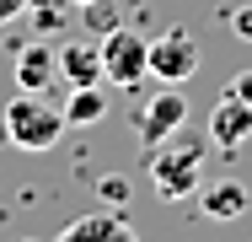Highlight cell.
<instances>
[{"label": "cell", "instance_id": "18", "mask_svg": "<svg viewBox=\"0 0 252 242\" xmlns=\"http://www.w3.org/2000/svg\"><path fill=\"white\" fill-rule=\"evenodd\" d=\"M75 5H86V0H75Z\"/></svg>", "mask_w": 252, "mask_h": 242}, {"label": "cell", "instance_id": "13", "mask_svg": "<svg viewBox=\"0 0 252 242\" xmlns=\"http://www.w3.org/2000/svg\"><path fill=\"white\" fill-rule=\"evenodd\" d=\"M81 22H86L92 33H113V27H118V5H113V0H86V5H81Z\"/></svg>", "mask_w": 252, "mask_h": 242}, {"label": "cell", "instance_id": "6", "mask_svg": "<svg viewBox=\"0 0 252 242\" xmlns=\"http://www.w3.org/2000/svg\"><path fill=\"white\" fill-rule=\"evenodd\" d=\"M247 140H252V102H242V97L225 92L220 102H215V113H209V145L225 151V156H236Z\"/></svg>", "mask_w": 252, "mask_h": 242}, {"label": "cell", "instance_id": "11", "mask_svg": "<svg viewBox=\"0 0 252 242\" xmlns=\"http://www.w3.org/2000/svg\"><path fill=\"white\" fill-rule=\"evenodd\" d=\"M102 113H107V92L97 86H70V97H64V124H97Z\"/></svg>", "mask_w": 252, "mask_h": 242}, {"label": "cell", "instance_id": "8", "mask_svg": "<svg viewBox=\"0 0 252 242\" xmlns=\"http://www.w3.org/2000/svg\"><path fill=\"white\" fill-rule=\"evenodd\" d=\"M252 204V189L242 178H204L199 183V210L209 221H236V215H247Z\"/></svg>", "mask_w": 252, "mask_h": 242}, {"label": "cell", "instance_id": "9", "mask_svg": "<svg viewBox=\"0 0 252 242\" xmlns=\"http://www.w3.org/2000/svg\"><path fill=\"white\" fill-rule=\"evenodd\" d=\"M54 242H140V237H134V226H129L118 210H92V215L70 221Z\"/></svg>", "mask_w": 252, "mask_h": 242}, {"label": "cell", "instance_id": "2", "mask_svg": "<svg viewBox=\"0 0 252 242\" xmlns=\"http://www.w3.org/2000/svg\"><path fill=\"white\" fill-rule=\"evenodd\" d=\"M5 140L16 145V151H54V145L64 140V108H54L43 92H16L11 102H5Z\"/></svg>", "mask_w": 252, "mask_h": 242}, {"label": "cell", "instance_id": "3", "mask_svg": "<svg viewBox=\"0 0 252 242\" xmlns=\"http://www.w3.org/2000/svg\"><path fill=\"white\" fill-rule=\"evenodd\" d=\"M102 76L113 81V86H124V92H134V86H145L151 81V38H140L134 27H113V33H102Z\"/></svg>", "mask_w": 252, "mask_h": 242}, {"label": "cell", "instance_id": "10", "mask_svg": "<svg viewBox=\"0 0 252 242\" xmlns=\"http://www.w3.org/2000/svg\"><path fill=\"white\" fill-rule=\"evenodd\" d=\"M59 76H64L70 86H97V81H107V76H102V43H92V38L59 43Z\"/></svg>", "mask_w": 252, "mask_h": 242}, {"label": "cell", "instance_id": "7", "mask_svg": "<svg viewBox=\"0 0 252 242\" xmlns=\"http://www.w3.org/2000/svg\"><path fill=\"white\" fill-rule=\"evenodd\" d=\"M59 76V48L32 38L16 43V92H49V81Z\"/></svg>", "mask_w": 252, "mask_h": 242}, {"label": "cell", "instance_id": "5", "mask_svg": "<svg viewBox=\"0 0 252 242\" xmlns=\"http://www.w3.org/2000/svg\"><path fill=\"white\" fill-rule=\"evenodd\" d=\"M183 124H188V97H183V86H161V92L145 97V108L134 113V129H140L145 145H161L166 135H177Z\"/></svg>", "mask_w": 252, "mask_h": 242}, {"label": "cell", "instance_id": "14", "mask_svg": "<svg viewBox=\"0 0 252 242\" xmlns=\"http://www.w3.org/2000/svg\"><path fill=\"white\" fill-rule=\"evenodd\" d=\"M118 199H129V178H102V204H118Z\"/></svg>", "mask_w": 252, "mask_h": 242}, {"label": "cell", "instance_id": "17", "mask_svg": "<svg viewBox=\"0 0 252 242\" xmlns=\"http://www.w3.org/2000/svg\"><path fill=\"white\" fill-rule=\"evenodd\" d=\"M27 5H32V0H0V27H11V22H16Z\"/></svg>", "mask_w": 252, "mask_h": 242}, {"label": "cell", "instance_id": "16", "mask_svg": "<svg viewBox=\"0 0 252 242\" xmlns=\"http://www.w3.org/2000/svg\"><path fill=\"white\" fill-rule=\"evenodd\" d=\"M225 92H231V97H242V102H252V70H236Z\"/></svg>", "mask_w": 252, "mask_h": 242}, {"label": "cell", "instance_id": "15", "mask_svg": "<svg viewBox=\"0 0 252 242\" xmlns=\"http://www.w3.org/2000/svg\"><path fill=\"white\" fill-rule=\"evenodd\" d=\"M231 33L236 38H252V5H236L231 11Z\"/></svg>", "mask_w": 252, "mask_h": 242}, {"label": "cell", "instance_id": "12", "mask_svg": "<svg viewBox=\"0 0 252 242\" xmlns=\"http://www.w3.org/2000/svg\"><path fill=\"white\" fill-rule=\"evenodd\" d=\"M64 5H75V0H32L27 16H32L38 33H64V27H70V11H64Z\"/></svg>", "mask_w": 252, "mask_h": 242}, {"label": "cell", "instance_id": "1", "mask_svg": "<svg viewBox=\"0 0 252 242\" xmlns=\"http://www.w3.org/2000/svg\"><path fill=\"white\" fill-rule=\"evenodd\" d=\"M204 167H209V135H188V124L177 135L151 145V189L156 199H188L199 194Z\"/></svg>", "mask_w": 252, "mask_h": 242}, {"label": "cell", "instance_id": "4", "mask_svg": "<svg viewBox=\"0 0 252 242\" xmlns=\"http://www.w3.org/2000/svg\"><path fill=\"white\" fill-rule=\"evenodd\" d=\"M193 76H199V38L188 27H166L161 38H151V81L188 86Z\"/></svg>", "mask_w": 252, "mask_h": 242}]
</instances>
